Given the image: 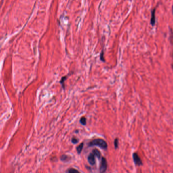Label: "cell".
Listing matches in <instances>:
<instances>
[{
	"instance_id": "9",
	"label": "cell",
	"mask_w": 173,
	"mask_h": 173,
	"mask_svg": "<svg viewBox=\"0 0 173 173\" xmlns=\"http://www.w3.org/2000/svg\"><path fill=\"white\" fill-rule=\"evenodd\" d=\"M67 173H80L79 171H78L76 169H74V168H70L67 171Z\"/></svg>"
},
{
	"instance_id": "13",
	"label": "cell",
	"mask_w": 173,
	"mask_h": 173,
	"mask_svg": "<svg viewBox=\"0 0 173 173\" xmlns=\"http://www.w3.org/2000/svg\"><path fill=\"white\" fill-rule=\"evenodd\" d=\"M71 141H72V142L73 144H77L78 142V140L76 138H72Z\"/></svg>"
},
{
	"instance_id": "11",
	"label": "cell",
	"mask_w": 173,
	"mask_h": 173,
	"mask_svg": "<svg viewBox=\"0 0 173 173\" xmlns=\"http://www.w3.org/2000/svg\"><path fill=\"white\" fill-rule=\"evenodd\" d=\"M80 123L82 125H86V118H84V117L81 118L80 120Z\"/></svg>"
},
{
	"instance_id": "5",
	"label": "cell",
	"mask_w": 173,
	"mask_h": 173,
	"mask_svg": "<svg viewBox=\"0 0 173 173\" xmlns=\"http://www.w3.org/2000/svg\"><path fill=\"white\" fill-rule=\"evenodd\" d=\"M155 9H154L153 11L152 12L151 18V24L152 26H154L155 24Z\"/></svg>"
},
{
	"instance_id": "1",
	"label": "cell",
	"mask_w": 173,
	"mask_h": 173,
	"mask_svg": "<svg viewBox=\"0 0 173 173\" xmlns=\"http://www.w3.org/2000/svg\"><path fill=\"white\" fill-rule=\"evenodd\" d=\"M98 146L99 147L102 148L103 149H107L108 145L106 141L102 139H96L93 140L88 143V146Z\"/></svg>"
},
{
	"instance_id": "6",
	"label": "cell",
	"mask_w": 173,
	"mask_h": 173,
	"mask_svg": "<svg viewBox=\"0 0 173 173\" xmlns=\"http://www.w3.org/2000/svg\"><path fill=\"white\" fill-rule=\"evenodd\" d=\"M71 159L70 156L66 155V154H64L62 155L60 157V160L62 162H68L69 160H70Z\"/></svg>"
},
{
	"instance_id": "2",
	"label": "cell",
	"mask_w": 173,
	"mask_h": 173,
	"mask_svg": "<svg viewBox=\"0 0 173 173\" xmlns=\"http://www.w3.org/2000/svg\"><path fill=\"white\" fill-rule=\"evenodd\" d=\"M107 169V162L106 159L103 157L100 162V173H105Z\"/></svg>"
},
{
	"instance_id": "8",
	"label": "cell",
	"mask_w": 173,
	"mask_h": 173,
	"mask_svg": "<svg viewBox=\"0 0 173 173\" xmlns=\"http://www.w3.org/2000/svg\"><path fill=\"white\" fill-rule=\"evenodd\" d=\"M83 146L84 143H82L78 146H77V148H76L77 152H78V153L79 154L81 153V152L82 151L83 148Z\"/></svg>"
},
{
	"instance_id": "12",
	"label": "cell",
	"mask_w": 173,
	"mask_h": 173,
	"mask_svg": "<svg viewBox=\"0 0 173 173\" xmlns=\"http://www.w3.org/2000/svg\"><path fill=\"white\" fill-rule=\"evenodd\" d=\"M114 146L115 149L117 148L118 147V139L117 138H116L114 140Z\"/></svg>"
},
{
	"instance_id": "14",
	"label": "cell",
	"mask_w": 173,
	"mask_h": 173,
	"mask_svg": "<svg viewBox=\"0 0 173 173\" xmlns=\"http://www.w3.org/2000/svg\"><path fill=\"white\" fill-rule=\"evenodd\" d=\"M103 55H104V54H103V52H102V53H101V54H100V59L103 61H105V60L104 59Z\"/></svg>"
},
{
	"instance_id": "10",
	"label": "cell",
	"mask_w": 173,
	"mask_h": 173,
	"mask_svg": "<svg viewBox=\"0 0 173 173\" xmlns=\"http://www.w3.org/2000/svg\"><path fill=\"white\" fill-rule=\"evenodd\" d=\"M66 77H67L66 76V77H62V79L61 81H60V83H61V84L62 85V87H63L64 89V81L66 80Z\"/></svg>"
},
{
	"instance_id": "15",
	"label": "cell",
	"mask_w": 173,
	"mask_h": 173,
	"mask_svg": "<svg viewBox=\"0 0 173 173\" xmlns=\"http://www.w3.org/2000/svg\"><path fill=\"white\" fill-rule=\"evenodd\" d=\"M172 10H173V8H172Z\"/></svg>"
},
{
	"instance_id": "3",
	"label": "cell",
	"mask_w": 173,
	"mask_h": 173,
	"mask_svg": "<svg viewBox=\"0 0 173 173\" xmlns=\"http://www.w3.org/2000/svg\"><path fill=\"white\" fill-rule=\"evenodd\" d=\"M133 160L135 162V165L138 166H140L142 165V161L141 160V158L139 157L137 153H134L133 154Z\"/></svg>"
},
{
	"instance_id": "4",
	"label": "cell",
	"mask_w": 173,
	"mask_h": 173,
	"mask_svg": "<svg viewBox=\"0 0 173 173\" xmlns=\"http://www.w3.org/2000/svg\"><path fill=\"white\" fill-rule=\"evenodd\" d=\"M96 155L92 152L90 153L88 156V160L90 165L94 166L96 164Z\"/></svg>"
},
{
	"instance_id": "7",
	"label": "cell",
	"mask_w": 173,
	"mask_h": 173,
	"mask_svg": "<svg viewBox=\"0 0 173 173\" xmlns=\"http://www.w3.org/2000/svg\"><path fill=\"white\" fill-rule=\"evenodd\" d=\"M92 153L94 154V155L96 156L98 158H100V156H101V154H100V152L97 149H94L92 151Z\"/></svg>"
}]
</instances>
